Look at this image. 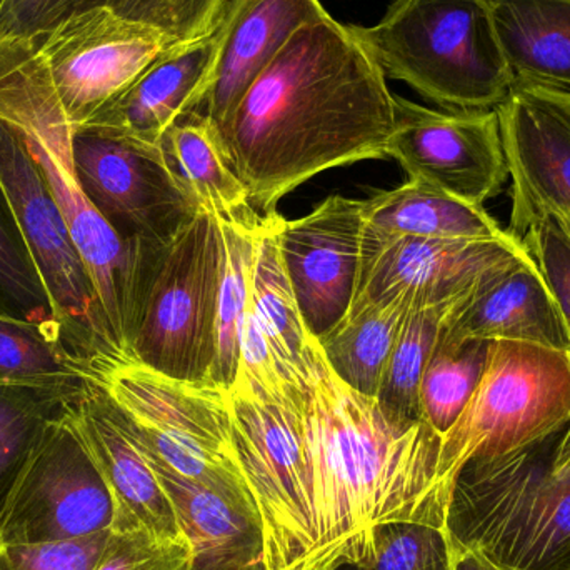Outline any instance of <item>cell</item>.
Here are the masks:
<instances>
[{"label": "cell", "mask_w": 570, "mask_h": 570, "mask_svg": "<svg viewBox=\"0 0 570 570\" xmlns=\"http://www.w3.org/2000/svg\"><path fill=\"white\" fill-rule=\"evenodd\" d=\"M385 79L351 26L328 16L298 29L216 132L250 206L266 216L325 170L389 157Z\"/></svg>", "instance_id": "1"}, {"label": "cell", "mask_w": 570, "mask_h": 570, "mask_svg": "<svg viewBox=\"0 0 570 570\" xmlns=\"http://www.w3.org/2000/svg\"><path fill=\"white\" fill-rule=\"evenodd\" d=\"M301 389L317 534L308 570L364 564L375 529L391 522L445 528L442 438L428 422L389 419L328 368L321 347Z\"/></svg>", "instance_id": "2"}, {"label": "cell", "mask_w": 570, "mask_h": 570, "mask_svg": "<svg viewBox=\"0 0 570 570\" xmlns=\"http://www.w3.org/2000/svg\"><path fill=\"white\" fill-rule=\"evenodd\" d=\"M0 120L36 160L96 285L114 347L129 354L140 281L156 246L126 243L83 194L73 169V127L32 39H0Z\"/></svg>", "instance_id": "3"}, {"label": "cell", "mask_w": 570, "mask_h": 570, "mask_svg": "<svg viewBox=\"0 0 570 570\" xmlns=\"http://www.w3.org/2000/svg\"><path fill=\"white\" fill-rule=\"evenodd\" d=\"M562 432L468 462L452 482L449 538L508 570H570V469H554Z\"/></svg>", "instance_id": "4"}, {"label": "cell", "mask_w": 570, "mask_h": 570, "mask_svg": "<svg viewBox=\"0 0 570 570\" xmlns=\"http://www.w3.org/2000/svg\"><path fill=\"white\" fill-rule=\"evenodd\" d=\"M351 29L385 77L445 110H495L514 87L488 0H394Z\"/></svg>", "instance_id": "5"}, {"label": "cell", "mask_w": 570, "mask_h": 570, "mask_svg": "<svg viewBox=\"0 0 570 570\" xmlns=\"http://www.w3.org/2000/svg\"><path fill=\"white\" fill-rule=\"evenodd\" d=\"M86 374L147 458L190 481L253 498L234 448L229 391L170 377L122 354L94 357Z\"/></svg>", "instance_id": "6"}, {"label": "cell", "mask_w": 570, "mask_h": 570, "mask_svg": "<svg viewBox=\"0 0 570 570\" xmlns=\"http://www.w3.org/2000/svg\"><path fill=\"white\" fill-rule=\"evenodd\" d=\"M234 448L266 538L267 570H308L315 542L302 389L237 375L229 391Z\"/></svg>", "instance_id": "7"}, {"label": "cell", "mask_w": 570, "mask_h": 570, "mask_svg": "<svg viewBox=\"0 0 570 570\" xmlns=\"http://www.w3.org/2000/svg\"><path fill=\"white\" fill-rule=\"evenodd\" d=\"M220 271L219 219L196 214L147 264L127 355L174 379L210 381Z\"/></svg>", "instance_id": "8"}, {"label": "cell", "mask_w": 570, "mask_h": 570, "mask_svg": "<svg viewBox=\"0 0 570 570\" xmlns=\"http://www.w3.org/2000/svg\"><path fill=\"white\" fill-rule=\"evenodd\" d=\"M569 422L570 354L524 342H489L478 387L442 438L439 478L451 491L468 462L529 448Z\"/></svg>", "instance_id": "9"}, {"label": "cell", "mask_w": 570, "mask_h": 570, "mask_svg": "<svg viewBox=\"0 0 570 570\" xmlns=\"http://www.w3.org/2000/svg\"><path fill=\"white\" fill-rule=\"evenodd\" d=\"M0 180L67 344L87 364L99 355L119 354L110 338L96 285L62 210L22 137L3 120Z\"/></svg>", "instance_id": "10"}, {"label": "cell", "mask_w": 570, "mask_h": 570, "mask_svg": "<svg viewBox=\"0 0 570 570\" xmlns=\"http://www.w3.org/2000/svg\"><path fill=\"white\" fill-rule=\"evenodd\" d=\"M69 409L47 425L23 464L0 511V546L43 544L112 531V495Z\"/></svg>", "instance_id": "11"}, {"label": "cell", "mask_w": 570, "mask_h": 570, "mask_svg": "<svg viewBox=\"0 0 570 570\" xmlns=\"http://www.w3.org/2000/svg\"><path fill=\"white\" fill-rule=\"evenodd\" d=\"M72 159L87 199L126 243L166 246L196 217L159 144L82 126Z\"/></svg>", "instance_id": "12"}, {"label": "cell", "mask_w": 570, "mask_h": 570, "mask_svg": "<svg viewBox=\"0 0 570 570\" xmlns=\"http://www.w3.org/2000/svg\"><path fill=\"white\" fill-rule=\"evenodd\" d=\"M32 42L73 129L86 126L176 46L159 30L106 6L77 10Z\"/></svg>", "instance_id": "13"}, {"label": "cell", "mask_w": 570, "mask_h": 570, "mask_svg": "<svg viewBox=\"0 0 570 570\" xmlns=\"http://www.w3.org/2000/svg\"><path fill=\"white\" fill-rule=\"evenodd\" d=\"M387 156L409 180L484 206L509 179L498 110H434L395 96Z\"/></svg>", "instance_id": "14"}, {"label": "cell", "mask_w": 570, "mask_h": 570, "mask_svg": "<svg viewBox=\"0 0 570 570\" xmlns=\"http://www.w3.org/2000/svg\"><path fill=\"white\" fill-rule=\"evenodd\" d=\"M528 253L518 237L461 240L382 236L365 227L351 307L404 297L412 307L458 301Z\"/></svg>", "instance_id": "15"}, {"label": "cell", "mask_w": 570, "mask_h": 570, "mask_svg": "<svg viewBox=\"0 0 570 570\" xmlns=\"http://www.w3.org/2000/svg\"><path fill=\"white\" fill-rule=\"evenodd\" d=\"M495 110L512 180L505 230L522 240L542 217L570 214V90L515 80Z\"/></svg>", "instance_id": "16"}, {"label": "cell", "mask_w": 570, "mask_h": 570, "mask_svg": "<svg viewBox=\"0 0 570 570\" xmlns=\"http://www.w3.org/2000/svg\"><path fill=\"white\" fill-rule=\"evenodd\" d=\"M364 230V200L338 194L301 219L281 216V256L305 327L317 341L351 311Z\"/></svg>", "instance_id": "17"}, {"label": "cell", "mask_w": 570, "mask_h": 570, "mask_svg": "<svg viewBox=\"0 0 570 570\" xmlns=\"http://www.w3.org/2000/svg\"><path fill=\"white\" fill-rule=\"evenodd\" d=\"M325 17L321 0H226L213 72L186 116L204 120L217 132L291 37Z\"/></svg>", "instance_id": "18"}, {"label": "cell", "mask_w": 570, "mask_h": 570, "mask_svg": "<svg viewBox=\"0 0 570 570\" xmlns=\"http://www.w3.org/2000/svg\"><path fill=\"white\" fill-rule=\"evenodd\" d=\"M69 412L112 495V532H144L163 541L183 538L159 478L106 392L87 377Z\"/></svg>", "instance_id": "19"}, {"label": "cell", "mask_w": 570, "mask_h": 570, "mask_svg": "<svg viewBox=\"0 0 570 570\" xmlns=\"http://www.w3.org/2000/svg\"><path fill=\"white\" fill-rule=\"evenodd\" d=\"M524 342L570 354L558 304L531 254L482 281L444 322L439 342Z\"/></svg>", "instance_id": "20"}, {"label": "cell", "mask_w": 570, "mask_h": 570, "mask_svg": "<svg viewBox=\"0 0 570 570\" xmlns=\"http://www.w3.org/2000/svg\"><path fill=\"white\" fill-rule=\"evenodd\" d=\"M146 459L189 544V570H267L263 519L254 498L190 481Z\"/></svg>", "instance_id": "21"}, {"label": "cell", "mask_w": 570, "mask_h": 570, "mask_svg": "<svg viewBox=\"0 0 570 570\" xmlns=\"http://www.w3.org/2000/svg\"><path fill=\"white\" fill-rule=\"evenodd\" d=\"M216 56L217 29L196 42L170 47L86 126L159 144L164 134L196 106Z\"/></svg>", "instance_id": "22"}, {"label": "cell", "mask_w": 570, "mask_h": 570, "mask_svg": "<svg viewBox=\"0 0 570 570\" xmlns=\"http://www.w3.org/2000/svg\"><path fill=\"white\" fill-rule=\"evenodd\" d=\"M277 210L261 217L250 277V305L266 332L281 379L301 389L317 355V338L305 327L279 249Z\"/></svg>", "instance_id": "23"}, {"label": "cell", "mask_w": 570, "mask_h": 570, "mask_svg": "<svg viewBox=\"0 0 570 570\" xmlns=\"http://www.w3.org/2000/svg\"><path fill=\"white\" fill-rule=\"evenodd\" d=\"M515 80L570 90V0H488Z\"/></svg>", "instance_id": "24"}, {"label": "cell", "mask_w": 570, "mask_h": 570, "mask_svg": "<svg viewBox=\"0 0 570 570\" xmlns=\"http://www.w3.org/2000/svg\"><path fill=\"white\" fill-rule=\"evenodd\" d=\"M365 227L382 236L489 240L511 236L484 206L407 180L364 200Z\"/></svg>", "instance_id": "25"}, {"label": "cell", "mask_w": 570, "mask_h": 570, "mask_svg": "<svg viewBox=\"0 0 570 570\" xmlns=\"http://www.w3.org/2000/svg\"><path fill=\"white\" fill-rule=\"evenodd\" d=\"M177 186L197 214L236 216L250 206L246 186L229 166L209 124L184 116L159 142Z\"/></svg>", "instance_id": "26"}, {"label": "cell", "mask_w": 570, "mask_h": 570, "mask_svg": "<svg viewBox=\"0 0 570 570\" xmlns=\"http://www.w3.org/2000/svg\"><path fill=\"white\" fill-rule=\"evenodd\" d=\"M411 308V302L404 297L385 304L351 307L347 315L317 341L328 368L358 394L375 399Z\"/></svg>", "instance_id": "27"}, {"label": "cell", "mask_w": 570, "mask_h": 570, "mask_svg": "<svg viewBox=\"0 0 570 570\" xmlns=\"http://www.w3.org/2000/svg\"><path fill=\"white\" fill-rule=\"evenodd\" d=\"M259 214L254 207L236 216L217 217L223 230V271L216 311V358L210 382L230 391L236 384L240 361V327L250 301L254 250Z\"/></svg>", "instance_id": "28"}, {"label": "cell", "mask_w": 570, "mask_h": 570, "mask_svg": "<svg viewBox=\"0 0 570 570\" xmlns=\"http://www.w3.org/2000/svg\"><path fill=\"white\" fill-rule=\"evenodd\" d=\"M87 362L62 332L0 312V384L83 391Z\"/></svg>", "instance_id": "29"}, {"label": "cell", "mask_w": 570, "mask_h": 570, "mask_svg": "<svg viewBox=\"0 0 570 570\" xmlns=\"http://www.w3.org/2000/svg\"><path fill=\"white\" fill-rule=\"evenodd\" d=\"M465 297L409 311L375 395V401L392 421H424L419 402L422 375L444 322Z\"/></svg>", "instance_id": "30"}, {"label": "cell", "mask_w": 570, "mask_h": 570, "mask_svg": "<svg viewBox=\"0 0 570 570\" xmlns=\"http://www.w3.org/2000/svg\"><path fill=\"white\" fill-rule=\"evenodd\" d=\"M80 394L0 384V511L47 425L62 417Z\"/></svg>", "instance_id": "31"}, {"label": "cell", "mask_w": 570, "mask_h": 570, "mask_svg": "<svg viewBox=\"0 0 570 570\" xmlns=\"http://www.w3.org/2000/svg\"><path fill=\"white\" fill-rule=\"evenodd\" d=\"M489 342L442 344L438 341L422 375L419 402L422 419L441 438L461 417L488 361Z\"/></svg>", "instance_id": "32"}, {"label": "cell", "mask_w": 570, "mask_h": 570, "mask_svg": "<svg viewBox=\"0 0 570 570\" xmlns=\"http://www.w3.org/2000/svg\"><path fill=\"white\" fill-rule=\"evenodd\" d=\"M0 312L62 332L53 314L49 295L20 233L2 180H0Z\"/></svg>", "instance_id": "33"}, {"label": "cell", "mask_w": 570, "mask_h": 570, "mask_svg": "<svg viewBox=\"0 0 570 570\" xmlns=\"http://www.w3.org/2000/svg\"><path fill=\"white\" fill-rule=\"evenodd\" d=\"M352 570H452L448 529L409 521L381 525L372 558Z\"/></svg>", "instance_id": "34"}, {"label": "cell", "mask_w": 570, "mask_h": 570, "mask_svg": "<svg viewBox=\"0 0 570 570\" xmlns=\"http://www.w3.org/2000/svg\"><path fill=\"white\" fill-rule=\"evenodd\" d=\"M99 6L159 30L177 46L216 32L226 0H100Z\"/></svg>", "instance_id": "35"}, {"label": "cell", "mask_w": 570, "mask_h": 570, "mask_svg": "<svg viewBox=\"0 0 570 570\" xmlns=\"http://www.w3.org/2000/svg\"><path fill=\"white\" fill-rule=\"evenodd\" d=\"M110 532L43 544L0 546V570H96Z\"/></svg>", "instance_id": "36"}, {"label": "cell", "mask_w": 570, "mask_h": 570, "mask_svg": "<svg viewBox=\"0 0 570 570\" xmlns=\"http://www.w3.org/2000/svg\"><path fill=\"white\" fill-rule=\"evenodd\" d=\"M186 539L163 541L144 532H110L96 570H189Z\"/></svg>", "instance_id": "37"}, {"label": "cell", "mask_w": 570, "mask_h": 570, "mask_svg": "<svg viewBox=\"0 0 570 570\" xmlns=\"http://www.w3.org/2000/svg\"><path fill=\"white\" fill-rule=\"evenodd\" d=\"M525 249L538 264L570 338V239L552 217H542L522 237Z\"/></svg>", "instance_id": "38"}, {"label": "cell", "mask_w": 570, "mask_h": 570, "mask_svg": "<svg viewBox=\"0 0 570 570\" xmlns=\"http://www.w3.org/2000/svg\"><path fill=\"white\" fill-rule=\"evenodd\" d=\"M100 0H0V39H32Z\"/></svg>", "instance_id": "39"}, {"label": "cell", "mask_w": 570, "mask_h": 570, "mask_svg": "<svg viewBox=\"0 0 570 570\" xmlns=\"http://www.w3.org/2000/svg\"><path fill=\"white\" fill-rule=\"evenodd\" d=\"M556 471H568L570 469V422L559 439L554 454Z\"/></svg>", "instance_id": "40"}, {"label": "cell", "mask_w": 570, "mask_h": 570, "mask_svg": "<svg viewBox=\"0 0 570 570\" xmlns=\"http://www.w3.org/2000/svg\"><path fill=\"white\" fill-rule=\"evenodd\" d=\"M548 217H552V219H554L556 223H558L559 226L562 227V230H564V233L568 234L569 239H570V214L558 213V214H552V216H548Z\"/></svg>", "instance_id": "41"}]
</instances>
